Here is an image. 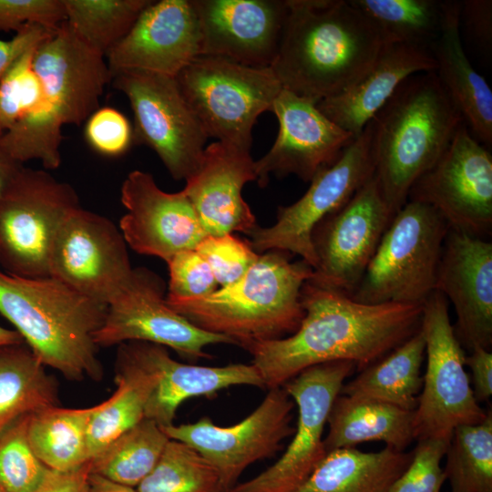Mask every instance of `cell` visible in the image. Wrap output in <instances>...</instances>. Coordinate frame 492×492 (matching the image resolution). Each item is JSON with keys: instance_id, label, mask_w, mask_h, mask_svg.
Listing matches in <instances>:
<instances>
[{"instance_id": "cell-1", "label": "cell", "mask_w": 492, "mask_h": 492, "mask_svg": "<svg viewBox=\"0 0 492 492\" xmlns=\"http://www.w3.org/2000/svg\"><path fill=\"white\" fill-rule=\"evenodd\" d=\"M304 316L295 333L244 346L265 388L282 387L320 364L350 361L358 371L399 346L421 325L423 304L356 302L337 290L306 281L301 290Z\"/></svg>"}, {"instance_id": "cell-2", "label": "cell", "mask_w": 492, "mask_h": 492, "mask_svg": "<svg viewBox=\"0 0 492 492\" xmlns=\"http://www.w3.org/2000/svg\"><path fill=\"white\" fill-rule=\"evenodd\" d=\"M288 13L271 66L282 89L318 103L354 84L387 44L350 0H286Z\"/></svg>"}, {"instance_id": "cell-3", "label": "cell", "mask_w": 492, "mask_h": 492, "mask_svg": "<svg viewBox=\"0 0 492 492\" xmlns=\"http://www.w3.org/2000/svg\"><path fill=\"white\" fill-rule=\"evenodd\" d=\"M108 305L53 278H25L0 272V313L45 365L68 380H99L95 342Z\"/></svg>"}, {"instance_id": "cell-4", "label": "cell", "mask_w": 492, "mask_h": 492, "mask_svg": "<svg viewBox=\"0 0 492 492\" xmlns=\"http://www.w3.org/2000/svg\"><path fill=\"white\" fill-rule=\"evenodd\" d=\"M371 121L374 176L395 215L464 121L435 70L407 77Z\"/></svg>"}, {"instance_id": "cell-5", "label": "cell", "mask_w": 492, "mask_h": 492, "mask_svg": "<svg viewBox=\"0 0 492 492\" xmlns=\"http://www.w3.org/2000/svg\"><path fill=\"white\" fill-rule=\"evenodd\" d=\"M313 275L303 260L291 261L289 252L272 250L261 253L235 283L200 298L166 296V302L197 328L243 348L297 331L304 316L301 290Z\"/></svg>"}, {"instance_id": "cell-6", "label": "cell", "mask_w": 492, "mask_h": 492, "mask_svg": "<svg viewBox=\"0 0 492 492\" xmlns=\"http://www.w3.org/2000/svg\"><path fill=\"white\" fill-rule=\"evenodd\" d=\"M33 68L43 97L20 124L34 140L56 146L62 141L63 125H81L98 108L111 74L105 56L87 45L66 20L36 47Z\"/></svg>"}, {"instance_id": "cell-7", "label": "cell", "mask_w": 492, "mask_h": 492, "mask_svg": "<svg viewBox=\"0 0 492 492\" xmlns=\"http://www.w3.org/2000/svg\"><path fill=\"white\" fill-rule=\"evenodd\" d=\"M449 226L433 207L414 200L395 214L350 297L356 302L423 304L436 290Z\"/></svg>"}, {"instance_id": "cell-8", "label": "cell", "mask_w": 492, "mask_h": 492, "mask_svg": "<svg viewBox=\"0 0 492 492\" xmlns=\"http://www.w3.org/2000/svg\"><path fill=\"white\" fill-rule=\"evenodd\" d=\"M208 138L250 151L258 117L272 111L282 90L271 67L200 55L176 77Z\"/></svg>"}, {"instance_id": "cell-9", "label": "cell", "mask_w": 492, "mask_h": 492, "mask_svg": "<svg viewBox=\"0 0 492 492\" xmlns=\"http://www.w3.org/2000/svg\"><path fill=\"white\" fill-rule=\"evenodd\" d=\"M80 207L73 187L19 165L0 197V266L25 278L49 277V254L65 219Z\"/></svg>"}, {"instance_id": "cell-10", "label": "cell", "mask_w": 492, "mask_h": 492, "mask_svg": "<svg viewBox=\"0 0 492 492\" xmlns=\"http://www.w3.org/2000/svg\"><path fill=\"white\" fill-rule=\"evenodd\" d=\"M420 329L426 368L416 408L414 437L450 441L456 427L482 422L487 412L476 400L465 369V351L448 313V301L435 290L423 303Z\"/></svg>"}, {"instance_id": "cell-11", "label": "cell", "mask_w": 492, "mask_h": 492, "mask_svg": "<svg viewBox=\"0 0 492 492\" xmlns=\"http://www.w3.org/2000/svg\"><path fill=\"white\" fill-rule=\"evenodd\" d=\"M111 80L130 103L133 143L153 149L174 179L190 178L200 167L208 136L176 77L126 70Z\"/></svg>"}, {"instance_id": "cell-12", "label": "cell", "mask_w": 492, "mask_h": 492, "mask_svg": "<svg viewBox=\"0 0 492 492\" xmlns=\"http://www.w3.org/2000/svg\"><path fill=\"white\" fill-rule=\"evenodd\" d=\"M374 169L370 121L333 163L317 171L297 201L278 208L273 225H257L248 234L251 247L259 254L272 250L297 254L313 270L316 259L311 241L313 230L346 203L374 174Z\"/></svg>"}, {"instance_id": "cell-13", "label": "cell", "mask_w": 492, "mask_h": 492, "mask_svg": "<svg viewBox=\"0 0 492 492\" xmlns=\"http://www.w3.org/2000/svg\"><path fill=\"white\" fill-rule=\"evenodd\" d=\"M354 363L336 361L311 366L283 384L298 408L297 425L282 456L267 469L227 492H295L327 455L323 431L334 399Z\"/></svg>"}, {"instance_id": "cell-14", "label": "cell", "mask_w": 492, "mask_h": 492, "mask_svg": "<svg viewBox=\"0 0 492 492\" xmlns=\"http://www.w3.org/2000/svg\"><path fill=\"white\" fill-rule=\"evenodd\" d=\"M163 279L146 267L133 268L130 276L108 303L105 322L95 335L97 346L148 342L171 348L185 359L211 358L205 348L235 344L231 338L202 331L166 302Z\"/></svg>"}, {"instance_id": "cell-15", "label": "cell", "mask_w": 492, "mask_h": 492, "mask_svg": "<svg viewBox=\"0 0 492 492\" xmlns=\"http://www.w3.org/2000/svg\"><path fill=\"white\" fill-rule=\"evenodd\" d=\"M407 200L433 207L451 229L491 236L492 156L464 122L438 161L413 184Z\"/></svg>"}, {"instance_id": "cell-16", "label": "cell", "mask_w": 492, "mask_h": 492, "mask_svg": "<svg viewBox=\"0 0 492 492\" xmlns=\"http://www.w3.org/2000/svg\"><path fill=\"white\" fill-rule=\"evenodd\" d=\"M394 216L374 174L313 230L316 264L310 280L350 296Z\"/></svg>"}, {"instance_id": "cell-17", "label": "cell", "mask_w": 492, "mask_h": 492, "mask_svg": "<svg viewBox=\"0 0 492 492\" xmlns=\"http://www.w3.org/2000/svg\"><path fill=\"white\" fill-rule=\"evenodd\" d=\"M294 402L282 387L268 394L247 417L230 426L209 417L162 428L169 439L193 447L218 471L227 491L251 464L272 457L295 430L291 425Z\"/></svg>"}, {"instance_id": "cell-18", "label": "cell", "mask_w": 492, "mask_h": 492, "mask_svg": "<svg viewBox=\"0 0 492 492\" xmlns=\"http://www.w3.org/2000/svg\"><path fill=\"white\" fill-rule=\"evenodd\" d=\"M126 241L109 219L78 207L65 219L49 254V274L108 305L132 272Z\"/></svg>"}, {"instance_id": "cell-19", "label": "cell", "mask_w": 492, "mask_h": 492, "mask_svg": "<svg viewBox=\"0 0 492 492\" xmlns=\"http://www.w3.org/2000/svg\"><path fill=\"white\" fill-rule=\"evenodd\" d=\"M120 193L127 212L119 230L127 245L139 254L167 262L179 251L196 249L209 236L183 190H162L149 172H129Z\"/></svg>"}, {"instance_id": "cell-20", "label": "cell", "mask_w": 492, "mask_h": 492, "mask_svg": "<svg viewBox=\"0 0 492 492\" xmlns=\"http://www.w3.org/2000/svg\"><path fill=\"white\" fill-rule=\"evenodd\" d=\"M278 118V136L270 150L255 160L260 187L271 174L295 175L311 181L322 168L333 163L356 138L320 111L317 103L282 89L272 111Z\"/></svg>"}, {"instance_id": "cell-21", "label": "cell", "mask_w": 492, "mask_h": 492, "mask_svg": "<svg viewBox=\"0 0 492 492\" xmlns=\"http://www.w3.org/2000/svg\"><path fill=\"white\" fill-rule=\"evenodd\" d=\"M201 54L191 0L151 1L128 33L106 55L112 75L141 70L176 77Z\"/></svg>"}, {"instance_id": "cell-22", "label": "cell", "mask_w": 492, "mask_h": 492, "mask_svg": "<svg viewBox=\"0 0 492 492\" xmlns=\"http://www.w3.org/2000/svg\"><path fill=\"white\" fill-rule=\"evenodd\" d=\"M201 54L252 67H271L287 13L286 0H191Z\"/></svg>"}, {"instance_id": "cell-23", "label": "cell", "mask_w": 492, "mask_h": 492, "mask_svg": "<svg viewBox=\"0 0 492 492\" xmlns=\"http://www.w3.org/2000/svg\"><path fill=\"white\" fill-rule=\"evenodd\" d=\"M436 290L454 306L455 334L463 349L492 345V243L449 228Z\"/></svg>"}, {"instance_id": "cell-24", "label": "cell", "mask_w": 492, "mask_h": 492, "mask_svg": "<svg viewBox=\"0 0 492 492\" xmlns=\"http://www.w3.org/2000/svg\"><path fill=\"white\" fill-rule=\"evenodd\" d=\"M256 179L250 151L217 141L205 148L200 167L182 190L208 235H248L258 224L242 189Z\"/></svg>"}, {"instance_id": "cell-25", "label": "cell", "mask_w": 492, "mask_h": 492, "mask_svg": "<svg viewBox=\"0 0 492 492\" xmlns=\"http://www.w3.org/2000/svg\"><path fill=\"white\" fill-rule=\"evenodd\" d=\"M436 70L430 49L405 43H388L354 84L324 98L317 107L329 119L357 138L410 76Z\"/></svg>"}, {"instance_id": "cell-26", "label": "cell", "mask_w": 492, "mask_h": 492, "mask_svg": "<svg viewBox=\"0 0 492 492\" xmlns=\"http://www.w3.org/2000/svg\"><path fill=\"white\" fill-rule=\"evenodd\" d=\"M460 9L461 1H443L440 34L429 49L446 93L471 135L488 149L492 144V90L466 55L459 31Z\"/></svg>"}, {"instance_id": "cell-27", "label": "cell", "mask_w": 492, "mask_h": 492, "mask_svg": "<svg viewBox=\"0 0 492 492\" xmlns=\"http://www.w3.org/2000/svg\"><path fill=\"white\" fill-rule=\"evenodd\" d=\"M117 389L100 403L87 429L91 461L103 448L145 417L147 403L160 379L147 342L119 344L116 363Z\"/></svg>"}, {"instance_id": "cell-28", "label": "cell", "mask_w": 492, "mask_h": 492, "mask_svg": "<svg viewBox=\"0 0 492 492\" xmlns=\"http://www.w3.org/2000/svg\"><path fill=\"white\" fill-rule=\"evenodd\" d=\"M148 343L161 375L147 403L145 418L154 421L161 428L173 425L179 406L190 397L209 396L234 385L265 388L258 369L252 364L225 366L183 364L172 359L166 347Z\"/></svg>"}, {"instance_id": "cell-29", "label": "cell", "mask_w": 492, "mask_h": 492, "mask_svg": "<svg viewBox=\"0 0 492 492\" xmlns=\"http://www.w3.org/2000/svg\"><path fill=\"white\" fill-rule=\"evenodd\" d=\"M326 425L323 444L327 453L368 441H383L387 446L405 451L415 439L414 411L341 394L332 405Z\"/></svg>"}, {"instance_id": "cell-30", "label": "cell", "mask_w": 492, "mask_h": 492, "mask_svg": "<svg viewBox=\"0 0 492 492\" xmlns=\"http://www.w3.org/2000/svg\"><path fill=\"white\" fill-rule=\"evenodd\" d=\"M412 455L387 446L377 452L333 449L295 492H389Z\"/></svg>"}, {"instance_id": "cell-31", "label": "cell", "mask_w": 492, "mask_h": 492, "mask_svg": "<svg viewBox=\"0 0 492 492\" xmlns=\"http://www.w3.org/2000/svg\"><path fill=\"white\" fill-rule=\"evenodd\" d=\"M425 342L419 330L344 384L341 395L388 403L415 411L422 390Z\"/></svg>"}, {"instance_id": "cell-32", "label": "cell", "mask_w": 492, "mask_h": 492, "mask_svg": "<svg viewBox=\"0 0 492 492\" xmlns=\"http://www.w3.org/2000/svg\"><path fill=\"white\" fill-rule=\"evenodd\" d=\"M100 404L86 408L57 405L32 413L27 436L39 460L54 471H70L90 462L87 429Z\"/></svg>"}, {"instance_id": "cell-33", "label": "cell", "mask_w": 492, "mask_h": 492, "mask_svg": "<svg viewBox=\"0 0 492 492\" xmlns=\"http://www.w3.org/2000/svg\"><path fill=\"white\" fill-rule=\"evenodd\" d=\"M57 404L56 380L25 342L0 349V433L21 417Z\"/></svg>"}, {"instance_id": "cell-34", "label": "cell", "mask_w": 492, "mask_h": 492, "mask_svg": "<svg viewBox=\"0 0 492 492\" xmlns=\"http://www.w3.org/2000/svg\"><path fill=\"white\" fill-rule=\"evenodd\" d=\"M169 441L157 423L144 417L90 461L91 472L136 488L154 469Z\"/></svg>"}, {"instance_id": "cell-35", "label": "cell", "mask_w": 492, "mask_h": 492, "mask_svg": "<svg viewBox=\"0 0 492 492\" xmlns=\"http://www.w3.org/2000/svg\"><path fill=\"white\" fill-rule=\"evenodd\" d=\"M379 28L386 43L425 46L438 37L443 21V1L350 0Z\"/></svg>"}, {"instance_id": "cell-36", "label": "cell", "mask_w": 492, "mask_h": 492, "mask_svg": "<svg viewBox=\"0 0 492 492\" xmlns=\"http://www.w3.org/2000/svg\"><path fill=\"white\" fill-rule=\"evenodd\" d=\"M444 472L450 492H492V413L455 428Z\"/></svg>"}, {"instance_id": "cell-37", "label": "cell", "mask_w": 492, "mask_h": 492, "mask_svg": "<svg viewBox=\"0 0 492 492\" xmlns=\"http://www.w3.org/2000/svg\"><path fill=\"white\" fill-rule=\"evenodd\" d=\"M149 0H63L66 21L91 48L102 54L120 41Z\"/></svg>"}, {"instance_id": "cell-38", "label": "cell", "mask_w": 492, "mask_h": 492, "mask_svg": "<svg viewBox=\"0 0 492 492\" xmlns=\"http://www.w3.org/2000/svg\"><path fill=\"white\" fill-rule=\"evenodd\" d=\"M138 492H227L214 466L199 452L169 439L154 469Z\"/></svg>"}, {"instance_id": "cell-39", "label": "cell", "mask_w": 492, "mask_h": 492, "mask_svg": "<svg viewBox=\"0 0 492 492\" xmlns=\"http://www.w3.org/2000/svg\"><path fill=\"white\" fill-rule=\"evenodd\" d=\"M30 415L0 433V486L6 492H35L51 470L30 446L27 436Z\"/></svg>"}, {"instance_id": "cell-40", "label": "cell", "mask_w": 492, "mask_h": 492, "mask_svg": "<svg viewBox=\"0 0 492 492\" xmlns=\"http://www.w3.org/2000/svg\"><path fill=\"white\" fill-rule=\"evenodd\" d=\"M37 46L24 52L0 81V137L33 110L43 97L42 84L33 68Z\"/></svg>"}, {"instance_id": "cell-41", "label": "cell", "mask_w": 492, "mask_h": 492, "mask_svg": "<svg viewBox=\"0 0 492 492\" xmlns=\"http://www.w3.org/2000/svg\"><path fill=\"white\" fill-rule=\"evenodd\" d=\"M195 250L209 264L219 287L231 285L241 279L260 255L249 241L233 233L209 235Z\"/></svg>"}, {"instance_id": "cell-42", "label": "cell", "mask_w": 492, "mask_h": 492, "mask_svg": "<svg viewBox=\"0 0 492 492\" xmlns=\"http://www.w3.org/2000/svg\"><path fill=\"white\" fill-rule=\"evenodd\" d=\"M450 441L417 440L412 459L389 492H441L446 475L441 462Z\"/></svg>"}, {"instance_id": "cell-43", "label": "cell", "mask_w": 492, "mask_h": 492, "mask_svg": "<svg viewBox=\"0 0 492 492\" xmlns=\"http://www.w3.org/2000/svg\"><path fill=\"white\" fill-rule=\"evenodd\" d=\"M167 264L169 276L168 297L200 298L219 288L209 264L195 249L176 253Z\"/></svg>"}, {"instance_id": "cell-44", "label": "cell", "mask_w": 492, "mask_h": 492, "mask_svg": "<svg viewBox=\"0 0 492 492\" xmlns=\"http://www.w3.org/2000/svg\"><path fill=\"white\" fill-rule=\"evenodd\" d=\"M85 138L92 149L102 156L119 157L133 143V129L128 119L116 108H97L86 120Z\"/></svg>"}, {"instance_id": "cell-45", "label": "cell", "mask_w": 492, "mask_h": 492, "mask_svg": "<svg viewBox=\"0 0 492 492\" xmlns=\"http://www.w3.org/2000/svg\"><path fill=\"white\" fill-rule=\"evenodd\" d=\"M65 20L63 0H0V30L17 32L29 24L56 29Z\"/></svg>"}, {"instance_id": "cell-46", "label": "cell", "mask_w": 492, "mask_h": 492, "mask_svg": "<svg viewBox=\"0 0 492 492\" xmlns=\"http://www.w3.org/2000/svg\"><path fill=\"white\" fill-rule=\"evenodd\" d=\"M55 29L29 24L16 32L9 40L0 39V81L12 64L28 48L38 45Z\"/></svg>"}, {"instance_id": "cell-47", "label": "cell", "mask_w": 492, "mask_h": 492, "mask_svg": "<svg viewBox=\"0 0 492 492\" xmlns=\"http://www.w3.org/2000/svg\"><path fill=\"white\" fill-rule=\"evenodd\" d=\"M460 21L477 44L490 46L492 37V2L490 0L461 1Z\"/></svg>"}, {"instance_id": "cell-48", "label": "cell", "mask_w": 492, "mask_h": 492, "mask_svg": "<svg viewBox=\"0 0 492 492\" xmlns=\"http://www.w3.org/2000/svg\"><path fill=\"white\" fill-rule=\"evenodd\" d=\"M465 366L471 371L470 384L476 400L488 401L492 395V354L490 350L476 347L465 356Z\"/></svg>"}, {"instance_id": "cell-49", "label": "cell", "mask_w": 492, "mask_h": 492, "mask_svg": "<svg viewBox=\"0 0 492 492\" xmlns=\"http://www.w3.org/2000/svg\"><path fill=\"white\" fill-rule=\"evenodd\" d=\"M90 472V462L70 471L50 470L35 492H86Z\"/></svg>"}, {"instance_id": "cell-50", "label": "cell", "mask_w": 492, "mask_h": 492, "mask_svg": "<svg viewBox=\"0 0 492 492\" xmlns=\"http://www.w3.org/2000/svg\"><path fill=\"white\" fill-rule=\"evenodd\" d=\"M86 492H138L136 488L123 486L90 472Z\"/></svg>"}, {"instance_id": "cell-51", "label": "cell", "mask_w": 492, "mask_h": 492, "mask_svg": "<svg viewBox=\"0 0 492 492\" xmlns=\"http://www.w3.org/2000/svg\"><path fill=\"white\" fill-rule=\"evenodd\" d=\"M19 165L0 150V197L8 179Z\"/></svg>"}, {"instance_id": "cell-52", "label": "cell", "mask_w": 492, "mask_h": 492, "mask_svg": "<svg viewBox=\"0 0 492 492\" xmlns=\"http://www.w3.org/2000/svg\"><path fill=\"white\" fill-rule=\"evenodd\" d=\"M24 343L22 336L15 331L0 326V349L8 345Z\"/></svg>"}, {"instance_id": "cell-53", "label": "cell", "mask_w": 492, "mask_h": 492, "mask_svg": "<svg viewBox=\"0 0 492 492\" xmlns=\"http://www.w3.org/2000/svg\"><path fill=\"white\" fill-rule=\"evenodd\" d=\"M0 492H6V491L0 486Z\"/></svg>"}]
</instances>
